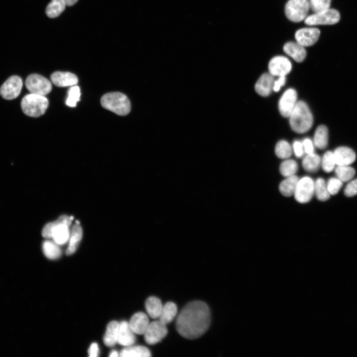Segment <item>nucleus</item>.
Segmentation results:
<instances>
[{
	"label": "nucleus",
	"instance_id": "412c9836",
	"mask_svg": "<svg viewBox=\"0 0 357 357\" xmlns=\"http://www.w3.org/2000/svg\"><path fill=\"white\" fill-rule=\"evenodd\" d=\"M119 323L116 321L110 322L107 325L104 336V343L108 347H113L118 343Z\"/></svg>",
	"mask_w": 357,
	"mask_h": 357
},
{
	"label": "nucleus",
	"instance_id": "7ed1b4c3",
	"mask_svg": "<svg viewBox=\"0 0 357 357\" xmlns=\"http://www.w3.org/2000/svg\"><path fill=\"white\" fill-rule=\"evenodd\" d=\"M70 217L61 216L57 221L48 223L44 227L42 235L45 238H53L58 245L65 243L70 236L69 227L71 224Z\"/></svg>",
	"mask_w": 357,
	"mask_h": 357
},
{
	"label": "nucleus",
	"instance_id": "cd10ccee",
	"mask_svg": "<svg viewBox=\"0 0 357 357\" xmlns=\"http://www.w3.org/2000/svg\"><path fill=\"white\" fill-rule=\"evenodd\" d=\"M177 313V306L173 302H168L163 306L159 320L167 325L171 322Z\"/></svg>",
	"mask_w": 357,
	"mask_h": 357
},
{
	"label": "nucleus",
	"instance_id": "20e7f679",
	"mask_svg": "<svg viewBox=\"0 0 357 357\" xmlns=\"http://www.w3.org/2000/svg\"><path fill=\"white\" fill-rule=\"evenodd\" d=\"M102 106L119 116H125L130 111V102L127 97L119 92L108 93L101 99Z\"/></svg>",
	"mask_w": 357,
	"mask_h": 357
},
{
	"label": "nucleus",
	"instance_id": "5701e85b",
	"mask_svg": "<svg viewBox=\"0 0 357 357\" xmlns=\"http://www.w3.org/2000/svg\"><path fill=\"white\" fill-rule=\"evenodd\" d=\"M151 356L150 351L141 346H127L122 349L119 354L121 357H149Z\"/></svg>",
	"mask_w": 357,
	"mask_h": 357
},
{
	"label": "nucleus",
	"instance_id": "c03bdc74",
	"mask_svg": "<svg viewBox=\"0 0 357 357\" xmlns=\"http://www.w3.org/2000/svg\"><path fill=\"white\" fill-rule=\"evenodd\" d=\"M66 5L71 6L75 4L78 0H63Z\"/></svg>",
	"mask_w": 357,
	"mask_h": 357
},
{
	"label": "nucleus",
	"instance_id": "ea45409f",
	"mask_svg": "<svg viewBox=\"0 0 357 357\" xmlns=\"http://www.w3.org/2000/svg\"><path fill=\"white\" fill-rule=\"evenodd\" d=\"M293 149L295 155L298 158L301 157L304 153V149L302 143L298 140H296L293 143Z\"/></svg>",
	"mask_w": 357,
	"mask_h": 357
},
{
	"label": "nucleus",
	"instance_id": "9b49d317",
	"mask_svg": "<svg viewBox=\"0 0 357 357\" xmlns=\"http://www.w3.org/2000/svg\"><path fill=\"white\" fill-rule=\"evenodd\" d=\"M166 325L160 320H157L149 324L145 332L144 339L149 345L155 344L162 340L167 334Z\"/></svg>",
	"mask_w": 357,
	"mask_h": 357
},
{
	"label": "nucleus",
	"instance_id": "79ce46f5",
	"mask_svg": "<svg viewBox=\"0 0 357 357\" xmlns=\"http://www.w3.org/2000/svg\"><path fill=\"white\" fill-rule=\"evenodd\" d=\"M286 80L285 76H279V78L274 81L273 90L275 92L279 91L281 87L285 84Z\"/></svg>",
	"mask_w": 357,
	"mask_h": 357
},
{
	"label": "nucleus",
	"instance_id": "423d86ee",
	"mask_svg": "<svg viewBox=\"0 0 357 357\" xmlns=\"http://www.w3.org/2000/svg\"><path fill=\"white\" fill-rule=\"evenodd\" d=\"M310 9L308 0H289L285 6L286 17L294 22L305 19Z\"/></svg>",
	"mask_w": 357,
	"mask_h": 357
},
{
	"label": "nucleus",
	"instance_id": "0eeeda50",
	"mask_svg": "<svg viewBox=\"0 0 357 357\" xmlns=\"http://www.w3.org/2000/svg\"><path fill=\"white\" fill-rule=\"evenodd\" d=\"M340 19L339 11L333 8H328L307 16L304 23L310 26L319 25H332L337 23Z\"/></svg>",
	"mask_w": 357,
	"mask_h": 357
},
{
	"label": "nucleus",
	"instance_id": "e433bc0d",
	"mask_svg": "<svg viewBox=\"0 0 357 357\" xmlns=\"http://www.w3.org/2000/svg\"><path fill=\"white\" fill-rule=\"evenodd\" d=\"M308 2L311 10L317 12L329 8L331 0H308Z\"/></svg>",
	"mask_w": 357,
	"mask_h": 357
},
{
	"label": "nucleus",
	"instance_id": "f704fd0d",
	"mask_svg": "<svg viewBox=\"0 0 357 357\" xmlns=\"http://www.w3.org/2000/svg\"><path fill=\"white\" fill-rule=\"evenodd\" d=\"M321 165L324 171L326 173L332 172L336 165L333 152H326L321 159Z\"/></svg>",
	"mask_w": 357,
	"mask_h": 357
},
{
	"label": "nucleus",
	"instance_id": "6e6552de",
	"mask_svg": "<svg viewBox=\"0 0 357 357\" xmlns=\"http://www.w3.org/2000/svg\"><path fill=\"white\" fill-rule=\"evenodd\" d=\"M25 86L30 93L45 96L52 90L51 82L38 74H31L26 78Z\"/></svg>",
	"mask_w": 357,
	"mask_h": 357
},
{
	"label": "nucleus",
	"instance_id": "ddd939ff",
	"mask_svg": "<svg viewBox=\"0 0 357 357\" xmlns=\"http://www.w3.org/2000/svg\"><path fill=\"white\" fill-rule=\"evenodd\" d=\"M292 69L290 60L285 56H277L271 59L268 63L269 73L273 76H285Z\"/></svg>",
	"mask_w": 357,
	"mask_h": 357
},
{
	"label": "nucleus",
	"instance_id": "2eb2a0df",
	"mask_svg": "<svg viewBox=\"0 0 357 357\" xmlns=\"http://www.w3.org/2000/svg\"><path fill=\"white\" fill-rule=\"evenodd\" d=\"M336 164L338 166H349L356 160L355 152L350 148L341 146L333 152Z\"/></svg>",
	"mask_w": 357,
	"mask_h": 357
},
{
	"label": "nucleus",
	"instance_id": "bb28decb",
	"mask_svg": "<svg viewBox=\"0 0 357 357\" xmlns=\"http://www.w3.org/2000/svg\"><path fill=\"white\" fill-rule=\"evenodd\" d=\"M320 157L314 152L307 154L302 160V167L307 172L314 173L317 172L321 165Z\"/></svg>",
	"mask_w": 357,
	"mask_h": 357
},
{
	"label": "nucleus",
	"instance_id": "7c9ffc66",
	"mask_svg": "<svg viewBox=\"0 0 357 357\" xmlns=\"http://www.w3.org/2000/svg\"><path fill=\"white\" fill-rule=\"evenodd\" d=\"M314 193L320 201H325L330 198V194L323 178H319L314 182Z\"/></svg>",
	"mask_w": 357,
	"mask_h": 357
},
{
	"label": "nucleus",
	"instance_id": "393cba45",
	"mask_svg": "<svg viewBox=\"0 0 357 357\" xmlns=\"http://www.w3.org/2000/svg\"><path fill=\"white\" fill-rule=\"evenodd\" d=\"M82 237V228L79 224L76 223L72 229L68 247L66 251V255H71L76 250Z\"/></svg>",
	"mask_w": 357,
	"mask_h": 357
},
{
	"label": "nucleus",
	"instance_id": "f03ea898",
	"mask_svg": "<svg viewBox=\"0 0 357 357\" xmlns=\"http://www.w3.org/2000/svg\"><path fill=\"white\" fill-rule=\"evenodd\" d=\"M289 117L291 127L297 133L307 132L312 126V114L307 104L303 101L297 102Z\"/></svg>",
	"mask_w": 357,
	"mask_h": 357
},
{
	"label": "nucleus",
	"instance_id": "a211bd4d",
	"mask_svg": "<svg viewBox=\"0 0 357 357\" xmlns=\"http://www.w3.org/2000/svg\"><path fill=\"white\" fill-rule=\"evenodd\" d=\"M129 324L134 333L142 335L144 334L149 325V319L145 313L138 312L132 315Z\"/></svg>",
	"mask_w": 357,
	"mask_h": 357
},
{
	"label": "nucleus",
	"instance_id": "72a5a7b5",
	"mask_svg": "<svg viewBox=\"0 0 357 357\" xmlns=\"http://www.w3.org/2000/svg\"><path fill=\"white\" fill-rule=\"evenodd\" d=\"M298 169V164L293 159H287L283 161L281 164L279 169L281 174L285 177L294 175Z\"/></svg>",
	"mask_w": 357,
	"mask_h": 357
},
{
	"label": "nucleus",
	"instance_id": "4c0bfd02",
	"mask_svg": "<svg viewBox=\"0 0 357 357\" xmlns=\"http://www.w3.org/2000/svg\"><path fill=\"white\" fill-rule=\"evenodd\" d=\"M328 190L330 195H335L343 185V181L337 178H330L326 183Z\"/></svg>",
	"mask_w": 357,
	"mask_h": 357
},
{
	"label": "nucleus",
	"instance_id": "9d476101",
	"mask_svg": "<svg viewBox=\"0 0 357 357\" xmlns=\"http://www.w3.org/2000/svg\"><path fill=\"white\" fill-rule=\"evenodd\" d=\"M22 85L23 82L20 77L17 75L11 76L1 85L0 94L4 99H14L20 94Z\"/></svg>",
	"mask_w": 357,
	"mask_h": 357
},
{
	"label": "nucleus",
	"instance_id": "aec40b11",
	"mask_svg": "<svg viewBox=\"0 0 357 357\" xmlns=\"http://www.w3.org/2000/svg\"><path fill=\"white\" fill-rule=\"evenodd\" d=\"M284 52L298 62H302L306 57L304 47L295 42H288L284 47Z\"/></svg>",
	"mask_w": 357,
	"mask_h": 357
},
{
	"label": "nucleus",
	"instance_id": "39448f33",
	"mask_svg": "<svg viewBox=\"0 0 357 357\" xmlns=\"http://www.w3.org/2000/svg\"><path fill=\"white\" fill-rule=\"evenodd\" d=\"M49 106V101L45 96L30 93L25 95L21 101L22 112L31 117L43 115Z\"/></svg>",
	"mask_w": 357,
	"mask_h": 357
},
{
	"label": "nucleus",
	"instance_id": "f3484780",
	"mask_svg": "<svg viewBox=\"0 0 357 357\" xmlns=\"http://www.w3.org/2000/svg\"><path fill=\"white\" fill-rule=\"evenodd\" d=\"M52 83L58 87L73 86L78 83L77 77L71 72L56 71L51 76Z\"/></svg>",
	"mask_w": 357,
	"mask_h": 357
},
{
	"label": "nucleus",
	"instance_id": "c85d7f7f",
	"mask_svg": "<svg viewBox=\"0 0 357 357\" xmlns=\"http://www.w3.org/2000/svg\"><path fill=\"white\" fill-rule=\"evenodd\" d=\"M66 4L63 0H52L46 9V13L50 18L59 16L65 8Z\"/></svg>",
	"mask_w": 357,
	"mask_h": 357
},
{
	"label": "nucleus",
	"instance_id": "6ab92c4d",
	"mask_svg": "<svg viewBox=\"0 0 357 357\" xmlns=\"http://www.w3.org/2000/svg\"><path fill=\"white\" fill-rule=\"evenodd\" d=\"M135 341L134 333L128 322L122 321L119 323L118 343L125 347L132 345Z\"/></svg>",
	"mask_w": 357,
	"mask_h": 357
},
{
	"label": "nucleus",
	"instance_id": "f8f14e48",
	"mask_svg": "<svg viewBox=\"0 0 357 357\" xmlns=\"http://www.w3.org/2000/svg\"><path fill=\"white\" fill-rule=\"evenodd\" d=\"M297 93L293 88L286 90L280 99L278 108L284 117H289L297 103Z\"/></svg>",
	"mask_w": 357,
	"mask_h": 357
},
{
	"label": "nucleus",
	"instance_id": "2f4dec72",
	"mask_svg": "<svg viewBox=\"0 0 357 357\" xmlns=\"http://www.w3.org/2000/svg\"><path fill=\"white\" fill-rule=\"evenodd\" d=\"M275 152L278 158L288 159L292 155V147L288 142L281 140L276 144Z\"/></svg>",
	"mask_w": 357,
	"mask_h": 357
},
{
	"label": "nucleus",
	"instance_id": "a878e982",
	"mask_svg": "<svg viewBox=\"0 0 357 357\" xmlns=\"http://www.w3.org/2000/svg\"><path fill=\"white\" fill-rule=\"evenodd\" d=\"M328 142V131L324 125L318 126L315 131L313 137L314 145L320 149H325Z\"/></svg>",
	"mask_w": 357,
	"mask_h": 357
},
{
	"label": "nucleus",
	"instance_id": "c756f323",
	"mask_svg": "<svg viewBox=\"0 0 357 357\" xmlns=\"http://www.w3.org/2000/svg\"><path fill=\"white\" fill-rule=\"evenodd\" d=\"M43 250L45 256L51 259L58 258L61 254L58 244L51 240H46L43 242Z\"/></svg>",
	"mask_w": 357,
	"mask_h": 357
},
{
	"label": "nucleus",
	"instance_id": "a19ab883",
	"mask_svg": "<svg viewBox=\"0 0 357 357\" xmlns=\"http://www.w3.org/2000/svg\"><path fill=\"white\" fill-rule=\"evenodd\" d=\"M304 152L307 154L314 152V143L309 138H305L302 142Z\"/></svg>",
	"mask_w": 357,
	"mask_h": 357
},
{
	"label": "nucleus",
	"instance_id": "4468645a",
	"mask_svg": "<svg viewBox=\"0 0 357 357\" xmlns=\"http://www.w3.org/2000/svg\"><path fill=\"white\" fill-rule=\"evenodd\" d=\"M320 34V30L316 28H303L296 31L295 39L297 42L302 46L309 47L318 41Z\"/></svg>",
	"mask_w": 357,
	"mask_h": 357
},
{
	"label": "nucleus",
	"instance_id": "4be33fe9",
	"mask_svg": "<svg viewBox=\"0 0 357 357\" xmlns=\"http://www.w3.org/2000/svg\"><path fill=\"white\" fill-rule=\"evenodd\" d=\"M146 311L149 315L152 318L159 317L163 305L160 299L156 297H150L146 300L145 303Z\"/></svg>",
	"mask_w": 357,
	"mask_h": 357
},
{
	"label": "nucleus",
	"instance_id": "f257e3e1",
	"mask_svg": "<svg viewBox=\"0 0 357 357\" xmlns=\"http://www.w3.org/2000/svg\"><path fill=\"white\" fill-rule=\"evenodd\" d=\"M211 321L210 311L204 302L191 301L180 312L176 321V329L182 337L195 339L202 336L208 329Z\"/></svg>",
	"mask_w": 357,
	"mask_h": 357
},
{
	"label": "nucleus",
	"instance_id": "a18cd8bd",
	"mask_svg": "<svg viewBox=\"0 0 357 357\" xmlns=\"http://www.w3.org/2000/svg\"><path fill=\"white\" fill-rule=\"evenodd\" d=\"M110 357H117L119 356V354L116 351H113L110 354Z\"/></svg>",
	"mask_w": 357,
	"mask_h": 357
},
{
	"label": "nucleus",
	"instance_id": "473e14b6",
	"mask_svg": "<svg viewBox=\"0 0 357 357\" xmlns=\"http://www.w3.org/2000/svg\"><path fill=\"white\" fill-rule=\"evenodd\" d=\"M337 177L343 182L351 180L355 176V169L349 166H338L335 169Z\"/></svg>",
	"mask_w": 357,
	"mask_h": 357
},
{
	"label": "nucleus",
	"instance_id": "1a4fd4ad",
	"mask_svg": "<svg viewBox=\"0 0 357 357\" xmlns=\"http://www.w3.org/2000/svg\"><path fill=\"white\" fill-rule=\"evenodd\" d=\"M314 193V182L309 177L305 176L299 179L294 196L296 200L299 203L309 202Z\"/></svg>",
	"mask_w": 357,
	"mask_h": 357
},
{
	"label": "nucleus",
	"instance_id": "c9c22d12",
	"mask_svg": "<svg viewBox=\"0 0 357 357\" xmlns=\"http://www.w3.org/2000/svg\"><path fill=\"white\" fill-rule=\"evenodd\" d=\"M80 90L78 86H74L68 91V97L66 100V104L71 107L76 106L77 102L80 101Z\"/></svg>",
	"mask_w": 357,
	"mask_h": 357
},
{
	"label": "nucleus",
	"instance_id": "37998d69",
	"mask_svg": "<svg viewBox=\"0 0 357 357\" xmlns=\"http://www.w3.org/2000/svg\"><path fill=\"white\" fill-rule=\"evenodd\" d=\"M88 353L89 357H96L98 356L99 350L98 346L97 343H92L88 351Z\"/></svg>",
	"mask_w": 357,
	"mask_h": 357
},
{
	"label": "nucleus",
	"instance_id": "dca6fc26",
	"mask_svg": "<svg viewBox=\"0 0 357 357\" xmlns=\"http://www.w3.org/2000/svg\"><path fill=\"white\" fill-rule=\"evenodd\" d=\"M275 80L270 73H265L259 78L255 85L256 92L260 96L266 97L272 92Z\"/></svg>",
	"mask_w": 357,
	"mask_h": 357
},
{
	"label": "nucleus",
	"instance_id": "b1692460",
	"mask_svg": "<svg viewBox=\"0 0 357 357\" xmlns=\"http://www.w3.org/2000/svg\"><path fill=\"white\" fill-rule=\"evenodd\" d=\"M298 180V178L295 175L287 177L279 185L281 194L287 197L294 195Z\"/></svg>",
	"mask_w": 357,
	"mask_h": 357
},
{
	"label": "nucleus",
	"instance_id": "58836bf2",
	"mask_svg": "<svg viewBox=\"0 0 357 357\" xmlns=\"http://www.w3.org/2000/svg\"><path fill=\"white\" fill-rule=\"evenodd\" d=\"M344 193L348 197H352L357 194V178L351 180L346 185Z\"/></svg>",
	"mask_w": 357,
	"mask_h": 357
}]
</instances>
